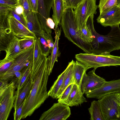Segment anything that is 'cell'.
I'll list each match as a JSON object with an SVG mask.
<instances>
[{
  "label": "cell",
  "mask_w": 120,
  "mask_h": 120,
  "mask_svg": "<svg viewBox=\"0 0 120 120\" xmlns=\"http://www.w3.org/2000/svg\"><path fill=\"white\" fill-rule=\"evenodd\" d=\"M44 54L38 63L32 67V85L25 97L21 119L31 116L49 97L47 85L50 72L51 56Z\"/></svg>",
  "instance_id": "6da1fadb"
},
{
  "label": "cell",
  "mask_w": 120,
  "mask_h": 120,
  "mask_svg": "<svg viewBox=\"0 0 120 120\" xmlns=\"http://www.w3.org/2000/svg\"><path fill=\"white\" fill-rule=\"evenodd\" d=\"M94 20L90 22L91 29L93 36L90 44L91 53L97 55L110 53L111 52L120 49V28L119 26L112 28L106 35H101L95 30Z\"/></svg>",
  "instance_id": "7a4b0ae2"
},
{
  "label": "cell",
  "mask_w": 120,
  "mask_h": 120,
  "mask_svg": "<svg viewBox=\"0 0 120 120\" xmlns=\"http://www.w3.org/2000/svg\"><path fill=\"white\" fill-rule=\"evenodd\" d=\"M60 23L65 37L85 53H91L90 46L84 43L79 37V30L73 8L64 9Z\"/></svg>",
  "instance_id": "3957f363"
},
{
  "label": "cell",
  "mask_w": 120,
  "mask_h": 120,
  "mask_svg": "<svg viewBox=\"0 0 120 120\" xmlns=\"http://www.w3.org/2000/svg\"><path fill=\"white\" fill-rule=\"evenodd\" d=\"M75 58L83 64L87 70L100 67L120 66V56L110 53L97 55L92 53H80L76 54Z\"/></svg>",
  "instance_id": "277c9868"
},
{
  "label": "cell",
  "mask_w": 120,
  "mask_h": 120,
  "mask_svg": "<svg viewBox=\"0 0 120 120\" xmlns=\"http://www.w3.org/2000/svg\"><path fill=\"white\" fill-rule=\"evenodd\" d=\"M34 45L22 50L15 55L11 67L6 71L0 73V80L8 81L15 76L16 72L20 71L33 62Z\"/></svg>",
  "instance_id": "5b68a950"
},
{
  "label": "cell",
  "mask_w": 120,
  "mask_h": 120,
  "mask_svg": "<svg viewBox=\"0 0 120 120\" xmlns=\"http://www.w3.org/2000/svg\"><path fill=\"white\" fill-rule=\"evenodd\" d=\"M96 0H82L74 9L75 20L79 30L85 26L89 17L97 13Z\"/></svg>",
  "instance_id": "8992f818"
},
{
  "label": "cell",
  "mask_w": 120,
  "mask_h": 120,
  "mask_svg": "<svg viewBox=\"0 0 120 120\" xmlns=\"http://www.w3.org/2000/svg\"><path fill=\"white\" fill-rule=\"evenodd\" d=\"M116 93L107 94L98 100L104 120H120L115 100Z\"/></svg>",
  "instance_id": "52a82bcc"
},
{
  "label": "cell",
  "mask_w": 120,
  "mask_h": 120,
  "mask_svg": "<svg viewBox=\"0 0 120 120\" xmlns=\"http://www.w3.org/2000/svg\"><path fill=\"white\" fill-rule=\"evenodd\" d=\"M15 82L12 81L5 92L0 97V120H7L13 107L17 96Z\"/></svg>",
  "instance_id": "ba28073f"
},
{
  "label": "cell",
  "mask_w": 120,
  "mask_h": 120,
  "mask_svg": "<svg viewBox=\"0 0 120 120\" xmlns=\"http://www.w3.org/2000/svg\"><path fill=\"white\" fill-rule=\"evenodd\" d=\"M71 114L69 106L62 102L54 103L41 115L40 120H65Z\"/></svg>",
  "instance_id": "9c48e42d"
},
{
  "label": "cell",
  "mask_w": 120,
  "mask_h": 120,
  "mask_svg": "<svg viewBox=\"0 0 120 120\" xmlns=\"http://www.w3.org/2000/svg\"><path fill=\"white\" fill-rule=\"evenodd\" d=\"M96 69L94 68L87 74L86 72L84 74L81 86V90L84 94L100 87L106 81L104 79L96 74Z\"/></svg>",
  "instance_id": "30bf717a"
},
{
  "label": "cell",
  "mask_w": 120,
  "mask_h": 120,
  "mask_svg": "<svg viewBox=\"0 0 120 120\" xmlns=\"http://www.w3.org/2000/svg\"><path fill=\"white\" fill-rule=\"evenodd\" d=\"M120 94V79L106 81L100 87L85 94L88 98L99 99L108 94Z\"/></svg>",
  "instance_id": "8fae6325"
},
{
  "label": "cell",
  "mask_w": 120,
  "mask_h": 120,
  "mask_svg": "<svg viewBox=\"0 0 120 120\" xmlns=\"http://www.w3.org/2000/svg\"><path fill=\"white\" fill-rule=\"evenodd\" d=\"M97 22L105 27L111 28L119 26L120 24V8L117 6L103 14L99 15L97 19Z\"/></svg>",
  "instance_id": "7c38bea8"
},
{
  "label": "cell",
  "mask_w": 120,
  "mask_h": 120,
  "mask_svg": "<svg viewBox=\"0 0 120 120\" xmlns=\"http://www.w3.org/2000/svg\"><path fill=\"white\" fill-rule=\"evenodd\" d=\"M9 28L12 34L19 38H37L36 34L12 16H9Z\"/></svg>",
  "instance_id": "4fadbf2b"
},
{
  "label": "cell",
  "mask_w": 120,
  "mask_h": 120,
  "mask_svg": "<svg viewBox=\"0 0 120 120\" xmlns=\"http://www.w3.org/2000/svg\"><path fill=\"white\" fill-rule=\"evenodd\" d=\"M38 2V15L43 27L47 26V19L50 17V10L54 0H37Z\"/></svg>",
  "instance_id": "5bb4252c"
},
{
  "label": "cell",
  "mask_w": 120,
  "mask_h": 120,
  "mask_svg": "<svg viewBox=\"0 0 120 120\" xmlns=\"http://www.w3.org/2000/svg\"><path fill=\"white\" fill-rule=\"evenodd\" d=\"M83 94L81 88L76 84H74L68 97L62 102L71 107L81 105L84 102H87Z\"/></svg>",
  "instance_id": "9a60e30c"
},
{
  "label": "cell",
  "mask_w": 120,
  "mask_h": 120,
  "mask_svg": "<svg viewBox=\"0 0 120 120\" xmlns=\"http://www.w3.org/2000/svg\"><path fill=\"white\" fill-rule=\"evenodd\" d=\"M31 85L32 81L30 74L22 88L19 90L16 91L17 96L14 102L13 106L14 111L16 110L23 102Z\"/></svg>",
  "instance_id": "2e32d148"
},
{
  "label": "cell",
  "mask_w": 120,
  "mask_h": 120,
  "mask_svg": "<svg viewBox=\"0 0 120 120\" xmlns=\"http://www.w3.org/2000/svg\"><path fill=\"white\" fill-rule=\"evenodd\" d=\"M25 18L28 28L35 34L39 33L42 29L37 13L32 11Z\"/></svg>",
  "instance_id": "e0dca14e"
},
{
  "label": "cell",
  "mask_w": 120,
  "mask_h": 120,
  "mask_svg": "<svg viewBox=\"0 0 120 120\" xmlns=\"http://www.w3.org/2000/svg\"><path fill=\"white\" fill-rule=\"evenodd\" d=\"M19 39L12 34L6 45L4 50L6 52L5 57H14L22 50L19 44Z\"/></svg>",
  "instance_id": "ac0fdd59"
},
{
  "label": "cell",
  "mask_w": 120,
  "mask_h": 120,
  "mask_svg": "<svg viewBox=\"0 0 120 120\" xmlns=\"http://www.w3.org/2000/svg\"><path fill=\"white\" fill-rule=\"evenodd\" d=\"M75 62L73 60L69 62L66 68V73L62 86L59 90L56 99H58L65 89L70 84H74L73 72Z\"/></svg>",
  "instance_id": "d6986e66"
},
{
  "label": "cell",
  "mask_w": 120,
  "mask_h": 120,
  "mask_svg": "<svg viewBox=\"0 0 120 120\" xmlns=\"http://www.w3.org/2000/svg\"><path fill=\"white\" fill-rule=\"evenodd\" d=\"M53 11L52 18L55 24V29L60 23L64 11L63 0H54L52 7Z\"/></svg>",
  "instance_id": "ffe728a7"
},
{
  "label": "cell",
  "mask_w": 120,
  "mask_h": 120,
  "mask_svg": "<svg viewBox=\"0 0 120 120\" xmlns=\"http://www.w3.org/2000/svg\"><path fill=\"white\" fill-rule=\"evenodd\" d=\"M93 15H94L89 17L85 26L79 30V36L81 40L84 43L89 45L90 47V44L93 40V36L91 29L90 23Z\"/></svg>",
  "instance_id": "44dd1931"
},
{
  "label": "cell",
  "mask_w": 120,
  "mask_h": 120,
  "mask_svg": "<svg viewBox=\"0 0 120 120\" xmlns=\"http://www.w3.org/2000/svg\"><path fill=\"white\" fill-rule=\"evenodd\" d=\"M87 70L83 64L76 60L75 62L73 70V83L76 84L81 88L83 75Z\"/></svg>",
  "instance_id": "7402d4cb"
},
{
  "label": "cell",
  "mask_w": 120,
  "mask_h": 120,
  "mask_svg": "<svg viewBox=\"0 0 120 120\" xmlns=\"http://www.w3.org/2000/svg\"><path fill=\"white\" fill-rule=\"evenodd\" d=\"M55 40L53 49L51 52V64L50 72H52V69L55 62L57 60V58L59 55L58 51V41L61 32V29L60 27V28H58L55 30Z\"/></svg>",
  "instance_id": "603a6c76"
},
{
  "label": "cell",
  "mask_w": 120,
  "mask_h": 120,
  "mask_svg": "<svg viewBox=\"0 0 120 120\" xmlns=\"http://www.w3.org/2000/svg\"><path fill=\"white\" fill-rule=\"evenodd\" d=\"M66 69L58 77L51 87L48 94L50 96L54 99H56L57 94L62 86L66 73Z\"/></svg>",
  "instance_id": "cb8c5ba5"
},
{
  "label": "cell",
  "mask_w": 120,
  "mask_h": 120,
  "mask_svg": "<svg viewBox=\"0 0 120 120\" xmlns=\"http://www.w3.org/2000/svg\"><path fill=\"white\" fill-rule=\"evenodd\" d=\"M88 110L91 120H104L98 101L94 100L91 103Z\"/></svg>",
  "instance_id": "d4e9b609"
},
{
  "label": "cell",
  "mask_w": 120,
  "mask_h": 120,
  "mask_svg": "<svg viewBox=\"0 0 120 120\" xmlns=\"http://www.w3.org/2000/svg\"><path fill=\"white\" fill-rule=\"evenodd\" d=\"M35 39L34 45L33 59L32 67L35 66L43 57V54L39 38L37 37Z\"/></svg>",
  "instance_id": "484cf974"
},
{
  "label": "cell",
  "mask_w": 120,
  "mask_h": 120,
  "mask_svg": "<svg viewBox=\"0 0 120 120\" xmlns=\"http://www.w3.org/2000/svg\"><path fill=\"white\" fill-rule=\"evenodd\" d=\"M117 0H100L98 5L100 15L104 14L117 6Z\"/></svg>",
  "instance_id": "4316f807"
},
{
  "label": "cell",
  "mask_w": 120,
  "mask_h": 120,
  "mask_svg": "<svg viewBox=\"0 0 120 120\" xmlns=\"http://www.w3.org/2000/svg\"><path fill=\"white\" fill-rule=\"evenodd\" d=\"M33 62H31L24 69L20 78L18 80L16 84H15L17 91L23 87L26 79L30 74Z\"/></svg>",
  "instance_id": "83f0119b"
},
{
  "label": "cell",
  "mask_w": 120,
  "mask_h": 120,
  "mask_svg": "<svg viewBox=\"0 0 120 120\" xmlns=\"http://www.w3.org/2000/svg\"><path fill=\"white\" fill-rule=\"evenodd\" d=\"M15 57H5L3 59L0 60V73L6 71L11 67L14 60Z\"/></svg>",
  "instance_id": "f1b7e54d"
},
{
  "label": "cell",
  "mask_w": 120,
  "mask_h": 120,
  "mask_svg": "<svg viewBox=\"0 0 120 120\" xmlns=\"http://www.w3.org/2000/svg\"><path fill=\"white\" fill-rule=\"evenodd\" d=\"M35 39L32 38H25L19 39L20 47L21 50L26 49L34 45Z\"/></svg>",
  "instance_id": "f546056e"
},
{
  "label": "cell",
  "mask_w": 120,
  "mask_h": 120,
  "mask_svg": "<svg viewBox=\"0 0 120 120\" xmlns=\"http://www.w3.org/2000/svg\"><path fill=\"white\" fill-rule=\"evenodd\" d=\"M9 16L14 17L27 28L26 20L23 15L17 14L13 8H12L10 10L9 13Z\"/></svg>",
  "instance_id": "4dcf8cb0"
},
{
  "label": "cell",
  "mask_w": 120,
  "mask_h": 120,
  "mask_svg": "<svg viewBox=\"0 0 120 120\" xmlns=\"http://www.w3.org/2000/svg\"><path fill=\"white\" fill-rule=\"evenodd\" d=\"M73 84H70L65 89L58 99V102H62L67 99L71 92Z\"/></svg>",
  "instance_id": "1f68e13d"
},
{
  "label": "cell",
  "mask_w": 120,
  "mask_h": 120,
  "mask_svg": "<svg viewBox=\"0 0 120 120\" xmlns=\"http://www.w3.org/2000/svg\"><path fill=\"white\" fill-rule=\"evenodd\" d=\"M18 0L19 5H22L24 8L23 16L25 18L32 11L29 6L28 0Z\"/></svg>",
  "instance_id": "d6a6232c"
},
{
  "label": "cell",
  "mask_w": 120,
  "mask_h": 120,
  "mask_svg": "<svg viewBox=\"0 0 120 120\" xmlns=\"http://www.w3.org/2000/svg\"><path fill=\"white\" fill-rule=\"evenodd\" d=\"M82 0H63L64 9L71 8L75 9Z\"/></svg>",
  "instance_id": "836d02e7"
},
{
  "label": "cell",
  "mask_w": 120,
  "mask_h": 120,
  "mask_svg": "<svg viewBox=\"0 0 120 120\" xmlns=\"http://www.w3.org/2000/svg\"><path fill=\"white\" fill-rule=\"evenodd\" d=\"M19 5L18 0H0V5H4L13 8Z\"/></svg>",
  "instance_id": "e575fe53"
},
{
  "label": "cell",
  "mask_w": 120,
  "mask_h": 120,
  "mask_svg": "<svg viewBox=\"0 0 120 120\" xmlns=\"http://www.w3.org/2000/svg\"><path fill=\"white\" fill-rule=\"evenodd\" d=\"M26 101V99L25 98L22 104L16 110L14 111L13 113L14 118V120H21V116Z\"/></svg>",
  "instance_id": "d590c367"
},
{
  "label": "cell",
  "mask_w": 120,
  "mask_h": 120,
  "mask_svg": "<svg viewBox=\"0 0 120 120\" xmlns=\"http://www.w3.org/2000/svg\"><path fill=\"white\" fill-rule=\"evenodd\" d=\"M29 6L32 11L38 13L37 0H28Z\"/></svg>",
  "instance_id": "8d00e7d4"
},
{
  "label": "cell",
  "mask_w": 120,
  "mask_h": 120,
  "mask_svg": "<svg viewBox=\"0 0 120 120\" xmlns=\"http://www.w3.org/2000/svg\"><path fill=\"white\" fill-rule=\"evenodd\" d=\"M13 8L17 14L19 15H22L23 16L24 10L23 7L22 5H19Z\"/></svg>",
  "instance_id": "74e56055"
},
{
  "label": "cell",
  "mask_w": 120,
  "mask_h": 120,
  "mask_svg": "<svg viewBox=\"0 0 120 120\" xmlns=\"http://www.w3.org/2000/svg\"><path fill=\"white\" fill-rule=\"evenodd\" d=\"M46 23L47 25L50 28L54 29L55 24L52 19L50 17L48 18L46 20Z\"/></svg>",
  "instance_id": "f35d334b"
},
{
  "label": "cell",
  "mask_w": 120,
  "mask_h": 120,
  "mask_svg": "<svg viewBox=\"0 0 120 120\" xmlns=\"http://www.w3.org/2000/svg\"><path fill=\"white\" fill-rule=\"evenodd\" d=\"M115 100L117 104L118 113L120 117V94L116 93Z\"/></svg>",
  "instance_id": "ab89813d"
},
{
  "label": "cell",
  "mask_w": 120,
  "mask_h": 120,
  "mask_svg": "<svg viewBox=\"0 0 120 120\" xmlns=\"http://www.w3.org/2000/svg\"><path fill=\"white\" fill-rule=\"evenodd\" d=\"M10 83H8L3 87L0 88V97H1L5 92L8 87Z\"/></svg>",
  "instance_id": "60d3db41"
},
{
  "label": "cell",
  "mask_w": 120,
  "mask_h": 120,
  "mask_svg": "<svg viewBox=\"0 0 120 120\" xmlns=\"http://www.w3.org/2000/svg\"><path fill=\"white\" fill-rule=\"evenodd\" d=\"M22 73L20 71H18L16 72L15 73V76L17 78L18 80L22 76Z\"/></svg>",
  "instance_id": "b9f144b4"
},
{
  "label": "cell",
  "mask_w": 120,
  "mask_h": 120,
  "mask_svg": "<svg viewBox=\"0 0 120 120\" xmlns=\"http://www.w3.org/2000/svg\"><path fill=\"white\" fill-rule=\"evenodd\" d=\"M117 6L120 8V0H117Z\"/></svg>",
  "instance_id": "7bdbcfd3"
}]
</instances>
